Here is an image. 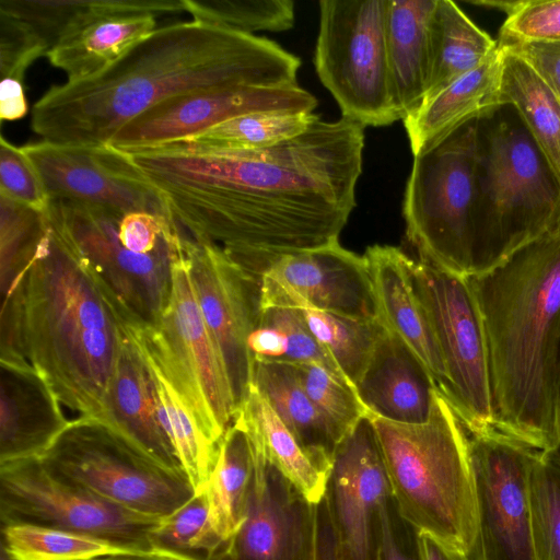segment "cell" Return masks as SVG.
Listing matches in <instances>:
<instances>
[{"label": "cell", "instance_id": "cell-47", "mask_svg": "<svg viewBox=\"0 0 560 560\" xmlns=\"http://www.w3.org/2000/svg\"><path fill=\"white\" fill-rule=\"evenodd\" d=\"M167 217L149 211L125 213L119 222L122 246L138 254H149L161 243Z\"/></svg>", "mask_w": 560, "mask_h": 560}, {"label": "cell", "instance_id": "cell-22", "mask_svg": "<svg viewBox=\"0 0 560 560\" xmlns=\"http://www.w3.org/2000/svg\"><path fill=\"white\" fill-rule=\"evenodd\" d=\"M0 464L40 457L71 420L27 361L0 360Z\"/></svg>", "mask_w": 560, "mask_h": 560}, {"label": "cell", "instance_id": "cell-10", "mask_svg": "<svg viewBox=\"0 0 560 560\" xmlns=\"http://www.w3.org/2000/svg\"><path fill=\"white\" fill-rule=\"evenodd\" d=\"M50 226L94 276L131 328L159 325L172 292L171 250L162 235L149 254L126 249L118 231L124 214L101 206L48 199Z\"/></svg>", "mask_w": 560, "mask_h": 560}, {"label": "cell", "instance_id": "cell-31", "mask_svg": "<svg viewBox=\"0 0 560 560\" xmlns=\"http://www.w3.org/2000/svg\"><path fill=\"white\" fill-rule=\"evenodd\" d=\"M254 471L250 438L235 415L220 445L215 466L205 487L209 501L210 525L223 544L245 521Z\"/></svg>", "mask_w": 560, "mask_h": 560}, {"label": "cell", "instance_id": "cell-23", "mask_svg": "<svg viewBox=\"0 0 560 560\" xmlns=\"http://www.w3.org/2000/svg\"><path fill=\"white\" fill-rule=\"evenodd\" d=\"M355 390L368 413L421 424L429 420L439 389L416 353L384 326Z\"/></svg>", "mask_w": 560, "mask_h": 560}, {"label": "cell", "instance_id": "cell-49", "mask_svg": "<svg viewBox=\"0 0 560 560\" xmlns=\"http://www.w3.org/2000/svg\"><path fill=\"white\" fill-rule=\"evenodd\" d=\"M248 350L254 360L284 361L288 341L284 334L271 326L258 325L248 337Z\"/></svg>", "mask_w": 560, "mask_h": 560}, {"label": "cell", "instance_id": "cell-13", "mask_svg": "<svg viewBox=\"0 0 560 560\" xmlns=\"http://www.w3.org/2000/svg\"><path fill=\"white\" fill-rule=\"evenodd\" d=\"M0 521L1 526H46L156 551L150 535L161 518L106 502L51 474L35 457L0 464Z\"/></svg>", "mask_w": 560, "mask_h": 560}, {"label": "cell", "instance_id": "cell-41", "mask_svg": "<svg viewBox=\"0 0 560 560\" xmlns=\"http://www.w3.org/2000/svg\"><path fill=\"white\" fill-rule=\"evenodd\" d=\"M529 500L537 560H560V463L549 453L536 456Z\"/></svg>", "mask_w": 560, "mask_h": 560}, {"label": "cell", "instance_id": "cell-42", "mask_svg": "<svg viewBox=\"0 0 560 560\" xmlns=\"http://www.w3.org/2000/svg\"><path fill=\"white\" fill-rule=\"evenodd\" d=\"M294 365L304 390L342 440L368 415L357 390L346 378L325 366Z\"/></svg>", "mask_w": 560, "mask_h": 560}, {"label": "cell", "instance_id": "cell-50", "mask_svg": "<svg viewBox=\"0 0 560 560\" xmlns=\"http://www.w3.org/2000/svg\"><path fill=\"white\" fill-rule=\"evenodd\" d=\"M27 113V102L24 94L23 82L12 78H4L0 84V118L1 120H16Z\"/></svg>", "mask_w": 560, "mask_h": 560}, {"label": "cell", "instance_id": "cell-35", "mask_svg": "<svg viewBox=\"0 0 560 560\" xmlns=\"http://www.w3.org/2000/svg\"><path fill=\"white\" fill-rule=\"evenodd\" d=\"M316 117L317 114L314 113H250L231 118L182 141L208 150H260L300 136Z\"/></svg>", "mask_w": 560, "mask_h": 560}, {"label": "cell", "instance_id": "cell-6", "mask_svg": "<svg viewBox=\"0 0 560 560\" xmlns=\"http://www.w3.org/2000/svg\"><path fill=\"white\" fill-rule=\"evenodd\" d=\"M472 273L560 230V183L513 107L477 120Z\"/></svg>", "mask_w": 560, "mask_h": 560}, {"label": "cell", "instance_id": "cell-19", "mask_svg": "<svg viewBox=\"0 0 560 560\" xmlns=\"http://www.w3.org/2000/svg\"><path fill=\"white\" fill-rule=\"evenodd\" d=\"M316 97L299 84L218 88L168 98L122 126L112 147L136 152L197 136L231 118L257 112L314 113Z\"/></svg>", "mask_w": 560, "mask_h": 560}, {"label": "cell", "instance_id": "cell-27", "mask_svg": "<svg viewBox=\"0 0 560 560\" xmlns=\"http://www.w3.org/2000/svg\"><path fill=\"white\" fill-rule=\"evenodd\" d=\"M252 385L306 453L331 469L341 438L304 390L295 365L285 361L255 360Z\"/></svg>", "mask_w": 560, "mask_h": 560}, {"label": "cell", "instance_id": "cell-51", "mask_svg": "<svg viewBox=\"0 0 560 560\" xmlns=\"http://www.w3.org/2000/svg\"><path fill=\"white\" fill-rule=\"evenodd\" d=\"M415 546L418 560H474L464 551L425 533H416Z\"/></svg>", "mask_w": 560, "mask_h": 560}, {"label": "cell", "instance_id": "cell-2", "mask_svg": "<svg viewBox=\"0 0 560 560\" xmlns=\"http://www.w3.org/2000/svg\"><path fill=\"white\" fill-rule=\"evenodd\" d=\"M301 59L276 42L197 20L156 27L89 78L47 90L32 130L60 144H108L127 122L183 94L298 84Z\"/></svg>", "mask_w": 560, "mask_h": 560}, {"label": "cell", "instance_id": "cell-5", "mask_svg": "<svg viewBox=\"0 0 560 560\" xmlns=\"http://www.w3.org/2000/svg\"><path fill=\"white\" fill-rule=\"evenodd\" d=\"M369 416L399 517L415 533L474 558L478 521L468 432L450 400L435 390L431 416L421 424Z\"/></svg>", "mask_w": 560, "mask_h": 560}, {"label": "cell", "instance_id": "cell-20", "mask_svg": "<svg viewBox=\"0 0 560 560\" xmlns=\"http://www.w3.org/2000/svg\"><path fill=\"white\" fill-rule=\"evenodd\" d=\"M48 199H68L121 214L165 215L162 202L127 152L110 144L79 145L38 141L22 147Z\"/></svg>", "mask_w": 560, "mask_h": 560}, {"label": "cell", "instance_id": "cell-11", "mask_svg": "<svg viewBox=\"0 0 560 560\" xmlns=\"http://www.w3.org/2000/svg\"><path fill=\"white\" fill-rule=\"evenodd\" d=\"M388 0H320L314 66L342 116L362 127L399 119L386 52Z\"/></svg>", "mask_w": 560, "mask_h": 560}, {"label": "cell", "instance_id": "cell-43", "mask_svg": "<svg viewBox=\"0 0 560 560\" xmlns=\"http://www.w3.org/2000/svg\"><path fill=\"white\" fill-rule=\"evenodd\" d=\"M505 13L499 46L523 43L560 44V0L476 1Z\"/></svg>", "mask_w": 560, "mask_h": 560}, {"label": "cell", "instance_id": "cell-12", "mask_svg": "<svg viewBox=\"0 0 560 560\" xmlns=\"http://www.w3.org/2000/svg\"><path fill=\"white\" fill-rule=\"evenodd\" d=\"M411 275L446 369L447 399L468 433L494 431L481 313L467 277L411 259Z\"/></svg>", "mask_w": 560, "mask_h": 560}, {"label": "cell", "instance_id": "cell-30", "mask_svg": "<svg viewBox=\"0 0 560 560\" xmlns=\"http://www.w3.org/2000/svg\"><path fill=\"white\" fill-rule=\"evenodd\" d=\"M498 48V42L455 2L436 0L429 21V78L423 103L477 68Z\"/></svg>", "mask_w": 560, "mask_h": 560}, {"label": "cell", "instance_id": "cell-7", "mask_svg": "<svg viewBox=\"0 0 560 560\" xmlns=\"http://www.w3.org/2000/svg\"><path fill=\"white\" fill-rule=\"evenodd\" d=\"M477 120L413 155L402 217L419 259L458 276L472 273Z\"/></svg>", "mask_w": 560, "mask_h": 560}, {"label": "cell", "instance_id": "cell-4", "mask_svg": "<svg viewBox=\"0 0 560 560\" xmlns=\"http://www.w3.org/2000/svg\"><path fill=\"white\" fill-rule=\"evenodd\" d=\"M22 308L28 363L62 405L102 420L128 325L48 220L25 277Z\"/></svg>", "mask_w": 560, "mask_h": 560}, {"label": "cell", "instance_id": "cell-28", "mask_svg": "<svg viewBox=\"0 0 560 560\" xmlns=\"http://www.w3.org/2000/svg\"><path fill=\"white\" fill-rule=\"evenodd\" d=\"M0 12L22 24L48 51L73 31L114 15L184 12L183 0H0Z\"/></svg>", "mask_w": 560, "mask_h": 560}, {"label": "cell", "instance_id": "cell-1", "mask_svg": "<svg viewBox=\"0 0 560 560\" xmlns=\"http://www.w3.org/2000/svg\"><path fill=\"white\" fill-rule=\"evenodd\" d=\"M363 130L317 115L300 136L266 149L177 141L128 154L166 215L259 278L276 256L339 242L355 207Z\"/></svg>", "mask_w": 560, "mask_h": 560}, {"label": "cell", "instance_id": "cell-56", "mask_svg": "<svg viewBox=\"0 0 560 560\" xmlns=\"http://www.w3.org/2000/svg\"><path fill=\"white\" fill-rule=\"evenodd\" d=\"M0 560H13V559L1 548Z\"/></svg>", "mask_w": 560, "mask_h": 560}, {"label": "cell", "instance_id": "cell-55", "mask_svg": "<svg viewBox=\"0 0 560 560\" xmlns=\"http://www.w3.org/2000/svg\"><path fill=\"white\" fill-rule=\"evenodd\" d=\"M552 457H555L560 463V438L557 446L552 452L549 453Z\"/></svg>", "mask_w": 560, "mask_h": 560}, {"label": "cell", "instance_id": "cell-48", "mask_svg": "<svg viewBox=\"0 0 560 560\" xmlns=\"http://www.w3.org/2000/svg\"><path fill=\"white\" fill-rule=\"evenodd\" d=\"M500 47L529 63L560 101V44L523 43Z\"/></svg>", "mask_w": 560, "mask_h": 560}, {"label": "cell", "instance_id": "cell-21", "mask_svg": "<svg viewBox=\"0 0 560 560\" xmlns=\"http://www.w3.org/2000/svg\"><path fill=\"white\" fill-rule=\"evenodd\" d=\"M363 256L373 282L378 319L408 345L447 398L446 369L430 317L413 283L411 258L390 245L370 246Z\"/></svg>", "mask_w": 560, "mask_h": 560}, {"label": "cell", "instance_id": "cell-26", "mask_svg": "<svg viewBox=\"0 0 560 560\" xmlns=\"http://www.w3.org/2000/svg\"><path fill=\"white\" fill-rule=\"evenodd\" d=\"M436 0H388L386 52L394 104L404 120L417 112L429 78V21Z\"/></svg>", "mask_w": 560, "mask_h": 560}, {"label": "cell", "instance_id": "cell-14", "mask_svg": "<svg viewBox=\"0 0 560 560\" xmlns=\"http://www.w3.org/2000/svg\"><path fill=\"white\" fill-rule=\"evenodd\" d=\"M478 539L474 560H537L529 478L537 451L497 431L468 433Z\"/></svg>", "mask_w": 560, "mask_h": 560}, {"label": "cell", "instance_id": "cell-45", "mask_svg": "<svg viewBox=\"0 0 560 560\" xmlns=\"http://www.w3.org/2000/svg\"><path fill=\"white\" fill-rule=\"evenodd\" d=\"M0 195L44 211L48 197L34 166L22 147L0 137Z\"/></svg>", "mask_w": 560, "mask_h": 560}, {"label": "cell", "instance_id": "cell-16", "mask_svg": "<svg viewBox=\"0 0 560 560\" xmlns=\"http://www.w3.org/2000/svg\"><path fill=\"white\" fill-rule=\"evenodd\" d=\"M259 287L261 310L291 307L378 319L365 257L339 242L271 258Z\"/></svg>", "mask_w": 560, "mask_h": 560}, {"label": "cell", "instance_id": "cell-44", "mask_svg": "<svg viewBox=\"0 0 560 560\" xmlns=\"http://www.w3.org/2000/svg\"><path fill=\"white\" fill-rule=\"evenodd\" d=\"M258 325L271 326L284 334L288 341L285 362L318 364L343 377L334 360L310 330L301 310L291 307L262 308Z\"/></svg>", "mask_w": 560, "mask_h": 560}, {"label": "cell", "instance_id": "cell-54", "mask_svg": "<svg viewBox=\"0 0 560 560\" xmlns=\"http://www.w3.org/2000/svg\"><path fill=\"white\" fill-rule=\"evenodd\" d=\"M92 560H188L161 551H132L104 556Z\"/></svg>", "mask_w": 560, "mask_h": 560}, {"label": "cell", "instance_id": "cell-40", "mask_svg": "<svg viewBox=\"0 0 560 560\" xmlns=\"http://www.w3.org/2000/svg\"><path fill=\"white\" fill-rule=\"evenodd\" d=\"M184 11L194 20L237 32H283L293 27L291 0H183Z\"/></svg>", "mask_w": 560, "mask_h": 560}, {"label": "cell", "instance_id": "cell-25", "mask_svg": "<svg viewBox=\"0 0 560 560\" xmlns=\"http://www.w3.org/2000/svg\"><path fill=\"white\" fill-rule=\"evenodd\" d=\"M503 51L497 49L474 70L459 77L406 117L412 154L474 120L489 116L502 102Z\"/></svg>", "mask_w": 560, "mask_h": 560}, {"label": "cell", "instance_id": "cell-34", "mask_svg": "<svg viewBox=\"0 0 560 560\" xmlns=\"http://www.w3.org/2000/svg\"><path fill=\"white\" fill-rule=\"evenodd\" d=\"M138 347L154 381L161 424L171 439L195 491H201L215 466L220 444L209 439L171 378L139 345Z\"/></svg>", "mask_w": 560, "mask_h": 560}, {"label": "cell", "instance_id": "cell-3", "mask_svg": "<svg viewBox=\"0 0 560 560\" xmlns=\"http://www.w3.org/2000/svg\"><path fill=\"white\" fill-rule=\"evenodd\" d=\"M467 279L485 327L494 431L550 453L560 438V230Z\"/></svg>", "mask_w": 560, "mask_h": 560}, {"label": "cell", "instance_id": "cell-39", "mask_svg": "<svg viewBox=\"0 0 560 560\" xmlns=\"http://www.w3.org/2000/svg\"><path fill=\"white\" fill-rule=\"evenodd\" d=\"M150 538L156 551L188 560H208L222 542L210 525L206 490L196 492L179 509L161 518Z\"/></svg>", "mask_w": 560, "mask_h": 560}, {"label": "cell", "instance_id": "cell-29", "mask_svg": "<svg viewBox=\"0 0 560 560\" xmlns=\"http://www.w3.org/2000/svg\"><path fill=\"white\" fill-rule=\"evenodd\" d=\"M156 28L155 15H114L93 21L67 35L47 58L78 81L96 74Z\"/></svg>", "mask_w": 560, "mask_h": 560}, {"label": "cell", "instance_id": "cell-32", "mask_svg": "<svg viewBox=\"0 0 560 560\" xmlns=\"http://www.w3.org/2000/svg\"><path fill=\"white\" fill-rule=\"evenodd\" d=\"M235 415L243 419L247 429L257 438L270 464L306 500L314 504L320 503L331 469L320 465L306 453L253 385Z\"/></svg>", "mask_w": 560, "mask_h": 560}, {"label": "cell", "instance_id": "cell-33", "mask_svg": "<svg viewBox=\"0 0 560 560\" xmlns=\"http://www.w3.org/2000/svg\"><path fill=\"white\" fill-rule=\"evenodd\" d=\"M501 49L503 105L517 113L560 183V101L529 63Z\"/></svg>", "mask_w": 560, "mask_h": 560}, {"label": "cell", "instance_id": "cell-17", "mask_svg": "<svg viewBox=\"0 0 560 560\" xmlns=\"http://www.w3.org/2000/svg\"><path fill=\"white\" fill-rule=\"evenodd\" d=\"M246 430L254 456L246 517L208 560H315L319 503L306 500L270 464L257 438Z\"/></svg>", "mask_w": 560, "mask_h": 560}, {"label": "cell", "instance_id": "cell-18", "mask_svg": "<svg viewBox=\"0 0 560 560\" xmlns=\"http://www.w3.org/2000/svg\"><path fill=\"white\" fill-rule=\"evenodd\" d=\"M388 482L369 413L338 444L323 499L340 560H380Z\"/></svg>", "mask_w": 560, "mask_h": 560}, {"label": "cell", "instance_id": "cell-53", "mask_svg": "<svg viewBox=\"0 0 560 560\" xmlns=\"http://www.w3.org/2000/svg\"><path fill=\"white\" fill-rule=\"evenodd\" d=\"M315 560H340L324 501L319 503V524Z\"/></svg>", "mask_w": 560, "mask_h": 560}, {"label": "cell", "instance_id": "cell-15", "mask_svg": "<svg viewBox=\"0 0 560 560\" xmlns=\"http://www.w3.org/2000/svg\"><path fill=\"white\" fill-rule=\"evenodd\" d=\"M178 228L198 303L224 364L237 411L253 381L255 360L247 342L260 319L259 280L240 268L219 245L194 238Z\"/></svg>", "mask_w": 560, "mask_h": 560}, {"label": "cell", "instance_id": "cell-8", "mask_svg": "<svg viewBox=\"0 0 560 560\" xmlns=\"http://www.w3.org/2000/svg\"><path fill=\"white\" fill-rule=\"evenodd\" d=\"M163 235L171 250L168 306L158 326L129 329L184 396L205 433L220 444L236 412L231 385L198 303L178 225L170 219Z\"/></svg>", "mask_w": 560, "mask_h": 560}, {"label": "cell", "instance_id": "cell-36", "mask_svg": "<svg viewBox=\"0 0 560 560\" xmlns=\"http://www.w3.org/2000/svg\"><path fill=\"white\" fill-rule=\"evenodd\" d=\"M301 312L318 343L355 389L384 328L382 322L316 310Z\"/></svg>", "mask_w": 560, "mask_h": 560}, {"label": "cell", "instance_id": "cell-37", "mask_svg": "<svg viewBox=\"0 0 560 560\" xmlns=\"http://www.w3.org/2000/svg\"><path fill=\"white\" fill-rule=\"evenodd\" d=\"M1 548L13 560H92L139 551L94 536L32 524L1 526Z\"/></svg>", "mask_w": 560, "mask_h": 560}, {"label": "cell", "instance_id": "cell-24", "mask_svg": "<svg viewBox=\"0 0 560 560\" xmlns=\"http://www.w3.org/2000/svg\"><path fill=\"white\" fill-rule=\"evenodd\" d=\"M101 421L160 464L184 471L172 441L161 424L154 381L129 326Z\"/></svg>", "mask_w": 560, "mask_h": 560}, {"label": "cell", "instance_id": "cell-9", "mask_svg": "<svg viewBox=\"0 0 560 560\" xmlns=\"http://www.w3.org/2000/svg\"><path fill=\"white\" fill-rule=\"evenodd\" d=\"M38 458L51 474L151 517L172 514L196 493L184 471L165 467L94 418L71 420Z\"/></svg>", "mask_w": 560, "mask_h": 560}, {"label": "cell", "instance_id": "cell-52", "mask_svg": "<svg viewBox=\"0 0 560 560\" xmlns=\"http://www.w3.org/2000/svg\"><path fill=\"white\" fill-rule=\"evenodd\" d=\"M390 501H387L381 510L380 560H418L417 555L408 553L398 540L390 514Z\"/></svg>", "mask_w": 560, "mask_h": 560}, {"label": "cell", "instance_id": "cell-46", "mask_svg": "<svg viewBox=\"0 0 560 560\" xmlns=\"http://www.w3.org/2000/svg\"><path fill=\"white\" fill-rule=\"evenodd\" d=\"M47 56L43 45L16 20L0 13L1 79L24 80L27 68L39 57Z\"/></svg>", "mask_w": 560, "mask_h": 560}, {"label": "cell", "instance_id": "cell-38", "mask_svg": "<svg viewBox=\"0 0 560 560\" xmlns=\"http://www.w3.org/2000/svg\"><path fill=\"white\" fill-rule=\"evenodd\" d=\"M47 230L45 210L0 195L1 298L19 290Z\"/></svg>", "mask_w": 560, "mask_h": 560}]
</instances>
